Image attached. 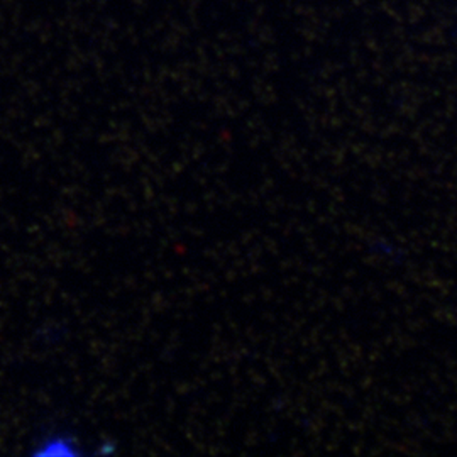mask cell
Masks as SVG:
<instances>
[{
	"label": "cell",
	"instance_id": "1",
	"mask_svg": "<svg viewBox=\"0 0 457 457\" xmlns=\"http://www.w3.org/2000/svg\"><path fill=\"white\" fill-rule=\"evenodd\" d=\"M34 454L37 456H73L79 454L77 445H73V439L70 437H49L41 444V447L37 451H34Z\"/></svg>",
	"mask_w": 457,
	"mask_h": 457
}]
</instances>
